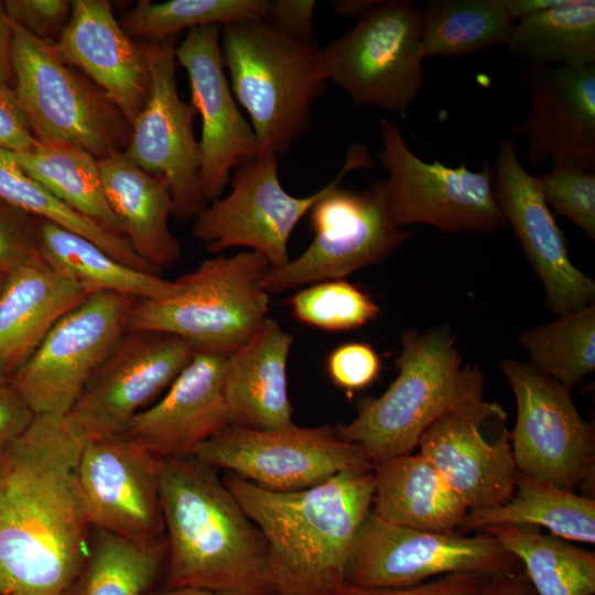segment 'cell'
<instances>
[{
	"instance_id": "obj_27",
	"label": "cell",
	"mask_w": 595,
	"mask_h": 595,
	"mask_svg": "<svg viewBox=\"0 0 595 595\" xmlns=\"http://www.w3.org/2000/svg\"><path fill=\"white\" fill-rule=\"evenodd\" d=\"M87 295L42 260L9 273L0 292V370L10 377Z\"/></svg>"
},
{
	"instance_id": "obj_4",
	"label": "cell",
	"mask_w": 595,
	"mask_h": 595,
	"mask_svg": "<svg viewBox=\"0 0 595 595\" xmlns=\"http://www.w3.org/2000/svg\"><path fill=\"white\" fill-rule=\"evenodd\" d=\"M398 376L379 397L357 403L356 416L336 425L339 437L359 444L369 461L412 453L424 431L450 410L483 398L480 368L463 365L446 328L404 331Z\"/></svg>"
},
{
	"instance_id": "obj_47",
	"label": "cell",
	"mask_w": 595,
	"mask_h": 595,
	"mask_svg": "<svg viewBox=\"0 0 595 595\" xmlns=\"http://www.w3.org/2000/svg\"><path fill=\"white\" fill-rule=\"evenodd\" d=\"M34 418L10 377L0 370V452L19 437Z\"/></svg>"
},
{
	"instance_id": "obj_15",
	"label": "cell",
	"mask_w": 595,
	"mask_h": 595,
	"mask_svg": "<svg viewBox=\"0 0 595 595\" xmlns=\"http://www.w3.org/2000/svg\"><path fill=\"white\" fill-rule=\"evenodd\" d=\"M134 301L112 292L88 294L10 376L35 415L69 414L91 375L127 331Z\"/></svg>"
},
{
	"instance_id": "obj_31",
	"label": "cell",
	"mask_w": 595,
	"mask_h": 595,
	"mask_svg": "<svg viewBox=\"0 0 595 595\" xmlns=\"http://www.w3.org/2000/svg\"><path fill=\"white\" fill-rule=\"evenodd\" d=\"M521 563L538 595H594L595 553L540 528L491 524L482 528Z\"/></svg>"
},
{
	"instance_id": "obj_11",
	"label": "cell",
	"mask_w": 595,
	"mask_h": 595,
	"mask_svg": "<svg viewBox=\"0 0 595 595\" xmlns=\"http://www.w3.org/2000/svg\"><path fill=\"white\" fill-rule=\"evenodd\" d=\"M501 371L517 403L510 443L518 473L593 497L595 432L577 411L571 389L530 363L506 359Z\"/></svg>"
},
{
	"instance_id": "obj_36",
	"label": "cell",
	"mask_w": 595,
	"mask_h": 595,
	"mask_svg": "<svg viewBox=\"0 0 595 595\" xmlns=\"http://www.w3.org/2000/svg\"><path fill=\"white\" fill-rule=\"evenodd\" d=\"M0 199L33 217L45 219L89 239L125 264L159 274L134 252L125 238L112 234L60 201L26 175L2 149H0Z\"/></svg>"
},
{
	"instance_id": "obj_19",
	"label": "cell",
	"mask_w": 595,
	"mask_h": 595,
	"mask_svg": "<svg viewBox=\"0 0 595 595\" xmlns=\"http://www.w3.org/2000/svg\"><path fill=\"white\" fill-rule=\"evenodd\" d=\"M161 459L123 434L87 440L78 476L93 529L145 544L165 538Z\"/></svg>"
},
{
	"instance_id": "obj_18",
	"label": "cell",
	"mask_w": 595,
	"mask_h": 595,
	"mask_svg": "<svg viewBox=\"0 0 595 595\" xmlns=\"http://www.w3.org/2000/svg\"><path fill=\"white\" fill-rule=\"evenodd\" d=\"M517 140L500 142L494 162V195L544 288V305L558 317L593 305L595 282L571 261L564 234L537 176L519 161Z\"/></svg>"
},
{
	"instance_id": "obj_3",
	"label": "cell",
	"mask_w": 595,
	"mask_h": 595,
	"mask_svg": "<svg viewBox=\"0 0 595 595\" xmlns=\"http://www.w3.org/2000/svg\"><path fill=\"white\" fill-rule=\"evenodd\" d=\"M167 541L164 587L273 595L267 541L217 475L196 456L161 459Z\"/></svg>"
},
{
	"instance_id": "obj_1",
	"label": "cell",
	"mask_w": 595,
	"mask_h": 595,
	"mask_svg": "<svg viewBox=\"0 0 595 595\" xmlns=\"http://www.w3.org/2000/svg\"><path fill=\"white\" fill-rule=\"evenodd\" d=\"M87 435L71 414L35 415L0 452V595H64L93 527L78 476Z\"/></svg>"
},
{
	"instance_id": "obj_52",
	"label": "cell",
	"mask_w": 595,
	"mask_h": 595,
	"mask_svg": "<svg viewBox=\"0 0 595 595\" xmlns=\"http://www.w3.org/2000/svg\"><path fill=\"white\" fill-rule=\"evenodd\" d=\"M147 595H236L226 592L213 591L195 586L163 587L152 589Z\"/></svg>"
},
{
	"instance_id": "obj_2",
	"label": "cell",
	"mask_w": 595,
	"mask_h": 595,
	"mask_svg": "<svg viewBox=\"0 0 595 595\" xmlns=\"http://www.w3.org/2000/svg\"><path fill=\"white\" fill-rule=\"evenodd\" d=\"M224 485L262 532L273 595H334L350 545L371 509L372 467L298 491L264 490L226 472Z\"/></svg>"
},
{
	"instance_id": "obj_8",
	"label": "cell",
	"mask_w": 595,
	"mask_h": 595,
	"mask_svg": "<svg viewBox=\"0 0 595 595\" xmlns=\"http://www.w3.org/2000/svg\"><path fill=\"white\" fill-rule=\"evenodd\" d=\"M424 58L422 6L379 0L350 30L322 47L321 69L356 108L404 115L424 86Z\"/></svg>"
},
{
	"instance_id": "obj_33",
	"label": "cell",
	"mask_w": 595,
	"mask_h": 595,
	"mask_svg": "<svg viewBox=\"0 0 595 595\" xmlns=\"http://www.w3.org/2000/svg\"><path fill=\"white\" fill-rule=\"evenodd\" d=\"M166 559V537L145 544L93 529L88 554L64 595H147Z\"/></svg>"
},
{
	"instance_id": "obj_45",
	"label": "cell",
	"mask_w": 595,
	"mask_h": 595,
	"mask_svg": "<svg viewBox=\"0 0 595 595\" xmlns=\"http://www.w3.org/2000/svg\"><path fill=\"white\" fill-rule=\"evenodd\" d=\"M13 87L0 83V149L29 153L37 145Z\"/></svg>"
},
{
	"instance_id": "obj_42",
	"label": "cell",
	"mask_w": 595,
	"mask_h": 595,
	"mask_svg": "<svg viewBox=\"0 0 595 595\" xmlns=\"http://www.w3.org/2000/svg\"><path fill=\"white\" fill-rule=\"evenodd\" d=\"M380 369V357L371 345L363 342L339 345L326 358L331 380L347 391L370 386L378 378Z\"/></svg>"
},
{
	"instance_id": "obj_46",
	"label": "cell",
	"mask_w": 595,
	"mask_h": 595,
	"mask_svg": "<svg viewBox=\"0 0 595 595\" xmlns=\"http://www.w3.org/2000/svg\"><path fill=\"white\" fill-rule=\"evenodd\" d=\"M314 0H268L264 20L275 29L303 41H314Z\"/></svg>"
},
{
	"instance_id": "obj_37",
	"label": "cell",
	"mask_w": 595,
	"mask_h": 595,
	"mask_svg": "<svg viewBox=\"0 0 595 595\" xmlns=\"http://www.w3.org/2000/svg\"><path fill=\"white\" fill-rule=\"evenodd\" d=\"M519 343L530 364L571 389L595 369V305L524 331Z\"/></svg>"
},
{
	"instance_id": "obj_7",
	"label": "cell",
	"mask_w": 595,
	"mask_h": 595,
	"mask_svg": "<svg viewBox=\"0 0 595 595\" xmlns=\"http://www.w3.org/2000/svg\"><path fill=\"white\" fill-rule=\"evenodd\" d=\"M10 24L13 89L35 139L77 147L98 160L125 152L131 126L109 97L52 44Z\"/></svg>"
},
{
	"instance_id": "obj_43",
	"label": "cell",
	"mask_w": 595,
	"mask_h": 595,
	"mask_svg": "<svg viewBox=\"0 0 595 595\" xmlns=\"http://www.w3.org/2000/svg\"><path fill=\"white\" fill-rule=\"evenodd\" d=\"M10 20L35 37L54 44L66 28L72 13L68 0H6Z\"/></svg>"
},
{
	"instance_id": "obj_38",
	"label": "cell",
	"mask_w": 595,
	"mask_h": 595,
	"mask_svg": "<svg viewBox=\"0 0 595 595\" xmlns=\"http://www.w3.org/2000/svg\"><path fill=\"white\" fill-rule=\"evenodd\" d=\"M267 7L268 0H140L120 24L132 39H161L204 25L264 19Z\"/></svg>"
},
{
	"instance_id": "obj_17",
	"label": "cell",
	"mask_w": 595,
	"mask_h": 595,
	"mask_svg": "<svg viewBox=\"0 0 595 595\" xmlns=\"http://www.w3.org/2000/svg\"><path fill=\"white\" fill-rule=\"evenodd\" d=\"M195 353L176 335L128 329L91 375L69 414L88 439L121 435L130 420L172 385Z\"/></svg>"
},
{
	"instance_id": "obj_39",
	"label": "cell",
	"mask_w": 595,
	"mask_h": 595,
	"mask_svg": "<svg viewBox=\"0 0 595 595\" xmlns=\"http://www.w3.org/2000/svg\"><path fill=\"white\" fill-rule=\"evenodd\" d=\"M290 305L296 320L329 332L358 328L379 315L371 296L346 280L313 283L296 292Z\"/></svg>"
},
{
	"instance_id": "obj_35",
	"label": "cell",
	"mask_w": 595,
	"mask_h": 595,
	"mask_svg": "<svg viewBox=\"0 0 595 595\" xmlns=\"http://www.w3.org/2000/svg\"><path fill=\"white\" fill-rule=\"evenodd\" d=\"M422 14L425 57L459 58L507 45L516 24L502 0H426Z\"/></svg>"
},
{
	"instance_id": "obj_32",
	"label": "cell",
	"mask_w": 595,
	"mask_h": 595,
	"mask_svg": "<svg viewBox=\"0 0 595 595\" xmlns=\"http://www.w3.org/2000/svg\"><path fill=\"white\" fill-rule=\"evenodd\" d=\"M506 46L527 67L595 64V1L564 0L516 22Z\"/></svg>"
},
{
	"instance_id": "obj_29",
	"label": "cell",
	"mask_w": 595,
	"mask_h": 595,
	"mask_svg": "<svg viewBox=\"0 0 595 595\" xmlns=\"http://www.w3.org/2000/svg\"><path fill=\"white\" fill-rule=\"evenodd\" d=\"M36 239L42 261L88 294L112 292L136 300H155L178 292L175 281L125 264L89 239L45 219L36 218Z\"/></svg>"
},
{
	"instance_id": "obj_51",
	"label": "cell",
	"mask_w": 595,
	"mask_h": 595,
	"mask_svg": "<svg viewBox=\"0 0 595 595\" xmlns=\"http://www.w3.org/2000/svg\"><path fill=\"white\" fill-rule=\"evenodd\" d=\"M379 0H333L332 7L336 14L343 18L358 19L370 11Z\"/></svg>"
},
{
	"instance_id": "obj_12",
	"label": "cell",
	"mask_w": 595,
	"mask_h": 595,
	"mask_svg": "<svg viewBox=\"0 0 595 595\" xmlns=\"http://www.w3.org/2000/svg\"><path fill=\"white\" fill-rule=\"evenodd\" d=\"M520 570L519 560L491 534L419 530L389 522L370 509L350 545L345 582L399 587L451 573L496 577Z\"/></svg>"
},
{
	"instance_id": "obj_34",
	"label": "cell",
	"mask_w": 595,
	"mask_h": 595,
	"mask_svg": "<svg viewBox=\"0 0 595 595\" xmlns=\"http://www.w3.org/2000/svg\"><path fill=\"white\" fill-rule=\"evenodd\" d=\"M6 152L26 175L60 201L122 237L105 197L99 160L93 154L74 145L48 143H39L29 153Z\"/></svg>"
},
{
	"instance_id": "obj_48",
	"label": "cell",
	"mask_w": 595,
	"mask_h": 595,
	"mask_svg": "<svg viewBox=\"0 0 595 595\" xmlns=\"http://www.w3.org/2000/svg\"><path fill=\"white\" fill-rule=\"evenodd\" d=\"M0 83L14 85L13 33L3 1H0Z\"/></svg>"
},
{
	"instance_id": "obj_30",
	"label": "cell",
	"mask_w": 595,
	"mask_h": 595,
	"mask_svg": "<svg viewBox=\"0 0 595 595\" xmlns=\"http://www.w3.org/2000/svg\"><path fill=\"white\" fill-rule=\"evenodd\" d=\"M545 528L575 543H595V499L518 473L515 491L502 505L469 510L459 534L491 524Z\"/></svg>"
},
{
	"instance_id": "obj_13",
	"label": "cell",
	"mask_w": 595,
	"mask_h": 595,
	"mask_svg": "<svg viewBox=\"0 0 595 595\" xmlns=\"http://www.w3.org/2000/svg\"><path fill=\"white\" fill-rule=\"evenodd\" d=\"M338 182L310 210L313 240L281 269H270L259 281L269 294L322 281L344 280L355 271L383 261L412 231L391 219L386 181L363 191Z\"/></svg>"
},
{
	"instance_id": "obj_24",
	"label": "cell",
	"mask_w": 595,
	"mask_h": 595,
	"mask_svg": "<svg viewBox=\"0 0 595 595\" xmlns=\"http://www.w3.org/2000/svg\"><path fill=\"white\" fill-rule=\"evenodd\" d=\"M52 45L65 63L96 84L132 126L148 102L151 76L140 43L127 34L110 3L72 1L68 23Z\"/></svg>"
},
{
	"instance_id": "obj_54",
	"label": "cell",
	"mask_w": 595,
	"mask_h": 595,
	"mask_svg": "<svg viewBox=\"0 0 595 595\" xmlns=\"http://www.w3.org/2000/svg\"><path fill=\"white\" fill-rule=\"evenodd\" d=\"M8 595H28V594H22V593H12V594H8Z\"/></svg>"
},
{
	"instance_id": "obj_16",
	"label": "cell",
	"mask_w": 595,
	"mask_h": 595,
	"mask_svg": "<svg viewBox=\"0 0 595 595\" xmlns=\"http://www.w3.org/2000/svg\"><path fill=\"white\" fill-rule=\"evenodd\" d=\"M151 76L148 102L131 126L125 154L169 184L173 217L195 219L207 205L201 181V149L194 133L196 109L176 82V36L139 41Z\"/></svg>"
},
{
	"instance_id": "obj_50",
	"label": "cell",
	"mask_w": 595,
	"mask_h": 595,
	"mask_svg": "<svg viewBox=\"0 0 595 595\" xmlns=\"http://www.w3.org/2000/svg\"><path fill=\"white\" fill-rule=\"evenodd\" d=\"M564 0H502L510 18L522 21L561 4Z\"/></svg>"
},
{
	"instance_id": "obj_40",
	"label": "cell",
	"mask_w": 595,
	"mask_h": 595,
	"mask_svg": "<svg viewBox=\"0 0 595 595\" xmlns=\"http://www.w3.org/2000/svg\"><path fill=\"white\" fill-rule=\"evenodd\" d=\"M548 206L595 239V172L573 165H552L537 176Z\"/></svg>"
},
{
	"instance_id": "obj_22",
	"label": "cell",
	"mask_w": 595,
	"mask_h": 595,
	"mask_svg": "<svg viewBox=\"0 0 595 595\" xmlns=\"http://www.w3.org/2000/svg\"><path fill=\"white\" fill-rule=\"evenodd\" d=\"M529 116L510 129L531 167L549 161L595 172V64L527 67Z\"/></svg>"
},
{
	"instance_id": "obj_9",
	"label": "cell",
	"mask_w": 595,
	"mask_h": 595,
	"mask_svg": "<svg viewBox=\"0 0 595 595\" xmlns=\"http://www.w3.org/2000/svg\"><path fill=\"white\" fill-rule=\"evenodd\" d=\"M375 166L368 144L351 143L329 183L309 196L296 197L280 182L278 156L259 154L235 170L225 197L209 202L199 212L193 234L212 253L246 247L263 255L271 269H281L290 261L288 242L300 219L348 173Z\"/></svg>"
},
{
	"instance_id": "obj_5",
	"label": "cell",
	"mask_w": 595,
	"mask_h": 595,
	"mask_svg": "<svg viewBox=\"0 0 595 595\" xmlns=\"http://www.w3.org/2000/svg\"><path fill=\"white\" fill-rule=\"evenodd\" d=\"M220 46L231 91L249 116L258 155L279 158L311 129L312 106L326 82L322 47L262 18L221 25Z\"/></svg>"
},
{
	"instance_id": "obj_25",
	"label": "cell",
	"mask_w": 595,
	"mask_h": 595,
	"mask_svg": "<svg viewBox=\"0 0 595 595\" xmlns=\"http://www.w3.org/2000/svg\"><path fill=\"white\" fill-rule=\"evenodd\" d=\"M99 170L122 237L158 273L174 266L182 245L169 226L173 198L166 181L142 170L125 152L99 160Z\"/></svg>"
},
{
	"instance_id": "obj_10",
	"label": "cell",
	"mask_w": 595,
	"mask_h": 595,
	"mask_svg": "<svg viewBox=\"0 0 595 595\" xmlns=\"http://www.w3.org/2000/svg\"><path fill=\"white\" fill-rule=\"evenodd\" d=\"M381 164L389 175L386 201L400 228L430 225L443 232L494 235L507 225L494 195V165L485 159L479 171L465 163L446 166L426 162L405 143L398 126L379 118Z\"/></svg>"
},
{
	"instance_id": "obj_49",
	"label": "cell",
	"mask_w": 595,
	"mask_h": 595,
	"mask_svg": "<svg viewBox=\"0 0 595 595\" xmlns=\"http://www.w3.org/2000/svg\"><path fill=\"white\" fill-rule=\"evenodd\" d=\"M479 595H538L523 570L490 578Z\"/></svg>"
},
{
	"instance_id": "obj_44",
	"label": "cell",
	"mask_w": 595,
	"mask_h": 595,
	"mask_svg": "<svg viewBox=\"0 0 595 595\" xmlns=\"http://www.w3.org/2000/svg\"><path fill=\"white\" fill-rule=\"evenodd\" d=\"M490 578L479 573L458 572L399 587H367L345 582L334 595H479Z\"/></svg>"
},
{
	"instance_id": "obj_14",
	"label": "cell",
	"mask_w": 595,
	"mask_h": 595,
	"mask_svg": "<svg viewBox=\"0 0 595 595\" xmlns=\"http://www.w3.org/2000/svg\"><path fill=\"white\" fill-rule=\"evenodd\" d=\"M194 456L275 493L303 490L338 473L372 467L364 448L339 437L333 425L272 430L229 425Z\"/></svg>"
},
{
	"instance_id": "obj_20",
	"label": "cell",
	"mask_w": 595,
	"mask_h": 595,
	"mask_svg": "<svg viewBox=\"0 0 595 595\" xmlns=\"http://www.w3.org/2000/svg\"><path fill=\"white\" fill-rule=\"evenodd\" d=\"M505 410L484 398L463 403L435 420L419 440V453L445 478L468 510L502 505L515 491L518 470L510 431L488 439L485 426Z\"/></svg>"
},
{
	"instance_id": "obj_23",
	"label": "cell",
	"mask_w": 595,
	"mask_h": 595,
	"mask_svg": "<svg viewBox=\"0 0 595 595\" xmlns=\"http://www.w3.org/2000/svg\"><path fill=\"white\" fill-rule=\"evenodd\" d=\"M226 361L196 351L166 393L130 420L123 435L159 458L194 456L230 425Z\"/></svg>"
},
{
	"instance_id": "obj_26",
	"label": "cell",
	"mask_w": 595,
	"mask_h": 595,
	"mask_svg": "<svg viewBox=\"0 0 595 595\" xmlns=\"http://www.w3.org/2000/svg\"><path fill=\"white\" fill-rule=\"evenodd\" d=\"M293 337L269 316L226 361L230 425L272 430L293 424L286 364Z\"/></svg>"
},
{
	"instance_id": "obj_28",
	"label": "cell",
	"mask_w": 595,
	"mask_h": 595,
	"mask_svg": "<svg viewBox=\"0 0 595 595\" xmlns=\"http://www.w3.org/2000/svg\"><path fill=\"white\" fill-rule=\"evenodd\" d=\"M371 509L382 519L419 530L453 533L468 508L419 452L372 464Z\"/></svg>"
},
{
	"instance_id": "obj_41",
	"label": "cell",
	"mask_w": 595,
	"mask_h": 595,
	"mask_svg": "<svg viewBox=\"0 0 595 595\" xmlns=\"http://www.w3.org/2000/svg\"><path fill=\"white\" fill-rule=\"evenodd\" d=\"M39 260L36 217L0 199V272Z\"/></svg>"
},
{
	"instance_id": "obj_6",
	"label": "cell",
	"mask_w": 595,
	"mask_h": 595,
	"mask_svg": "<svg viewBox=\"0 0 595 595\" xmlns=\"http://www.w3.org/2000/svg\"><path fill=\"white\" fill-rule=\"evenodd\" d=\"M271 269L257 251L205 259L177 278L178 292L164 299L136 300L127 331L176 335L195 351L229 357L268 317L270 294L259 281Z\"/></svg>"
},
{
	"instance_id": "obj_21",
	"label": "cell",
	"mask_w": 595,
	"mask_h": 595,
	"mask_svg": "<svg viewBox=\"0 0 595 595\" xmlns=\"http://www.w3.org/2000/svg\"><path fill=\"white\" fill-rule=\"evenodd\" d=\"M220 25L188 30L175 47L187 73L192 101L201 116V181L207 204L230 182L232 171L258 155L256 136L237 106L225 73Z\"/></svg>"
},
{
	"instance_id": "obj_53",
	"label": "cell",
	"mask_w": 595,
	"mask_h": 595,
	"mask_svg": "<svg viewBox=\"0 0 595 595\" xmlns=\"http://www.w3.org/2000/svg\"><path fill=\"white\" fill-rule=\"evenodd\" d=\"M8 274L9 273L0 272V292H1L2 288H3V285H4V282H6L7 278H8Z\"/></svg>"
}]
</instances>
